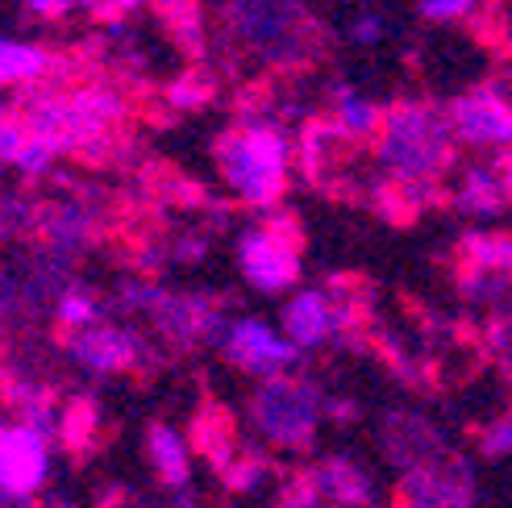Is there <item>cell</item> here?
I'll return each instance as SVG.
<instances>
[{"mask_svg":"<svg viewBox=\"0 0 512 508\" xmlns=\"http://www.w3.org/2000/svg\"><path fill=\"white\" fill-rule=\"evenodd\" d=\"M213 163L229 196L246 209L271 213L288 192L296 167V142L288 125L267 109H250L213 142Z\"/></svg>","mask_w":512,"mask_h":508,"instance_id":"cell-1","label":"cell"},{"mask_svg":"<svg viewBox=\"0 0 512 508\" xmlns=\"http://www.w3.org/2000/svg\"><path fill=\"white\" fill-rule=\"evenodd\" d=\"M454 159L458 138L442 105H433V100H396V105H388L383 130L375 138V167L383 184H442Z\"/></svg>","mask_w":512,"mask_h":508,"instance_id":"cell-2","label":"cell"},{"mask_svg":"<svg viewBox=\"0 0 512 508\" xmlns=\"http://www.w3.org/2000/svg\"><path fill=\"white\" fill-rule=\"evenodd\" d=\"M25 130L55 146V155H88L105 159L113 155L117 125L125 117V100L117 88L88 84L75 92H25V100L13 109Z\"/></svg>","mask_w":512,"mask_h":508,"instance_id":"cell-3","label":"cell"},{"mask_svg":"<svg viewBox=\"0 0 512 508\" xmlns=\"http://www.w3.org/2000/svg\"><path fill=\"white\" fill-rule=\"evenodd\" d=\"M221 17L246 55L279 71L313 63L321 50L317 17L304 0H225Z\"/></svg>","mask_w":512,"mask_h":508,"instance_id":"cell-4","label":"cell"},{"mask_svg":"<svg viewBox=\"0 0 512 508\" xmlns=\"http://www.w3.org/2000/svg\"><path fill=\"white\" fill-rule=\"evenodd\" d=\"M246 417L267 446L300 454L317 442V425L325 417V392L313 379H300V375L259 379V388L250 392Z\"/></svg>","mask_w":512,"mask_h":508,"instance_id":"cell-5","label":"cell"},{"mask_svg":"<svg viewBox=\"0 0 512 508\" xmlns=\"http://www.w3.org/2000/svg\"><path fill=\"white\" fill-rule=\"evenodd\" d=\"M300 246H304L300 221L292 213L271 209L238 230V242H234L238 275L263 296L292 292L300 279Z\"/></svg>","mask_w":512,"mask_h":508,"instance_id":"cell-6","label":"cell"},{"mask_svg":"<svg viewBox=\"0 0 512 508\" xmlns=\"http://www.w3.org/2000/svg\"><path fill=\"white\" fill-rule=\"evenodd\" d=\"M446 117H450L458 146L479 150V155H504V150H512V88L496 80L475 84L450 100Z\"/></svg>","mask_w":512,"mask_h":508,"instance_id":"cell-7","label":"cell"},{"mask_svg":"<svg viewBox=\"0 0 512 508\" xmlns=\"http://www.w3.org/2000/svg\"><path fill=\"white\" fill-rule=\"evenodd\" d=\"M217 350L225 354L229 367H238L242 375H254V379L292 375V367L300 363V350L284 338V329L267 325L263 317H234Z\"/></svg>","mask_w":512,"mask_h":508,"instance_id":"cell-8","label":"cell"},{"mask_svg":"<svg viewBox=\"0 0 512 508\" xmlns=\"http://www.w3.org/2000/svg\"><path fill=\"white\" fill-rule=\"evenodd\" d=\"M225 304L213 300L209 292H163L159 309L150 313V325L159 334L179 346V350H192V346H221L225 329H229Z\"/></svg>","mask_w":512,"mask_h":508,"instance_id":"cell-9","label":"cell"},{"mask_svg":"<svg viewBox=\"0 0 512 508\" xmlns=\"http://www.w3.org/2000/svg\"><path fill=\"white\" fill-rule=\"evenodd\" d=\"M67 359L88 375H121L146 367L150 346L142 342L138 329L121 321H100L92 329H80V334H67Z\"/></svg>","mask_w":512,"mask_h":508,"instance_id":"cell-10","label":"cell"},{"mask_svg":"<svg viewBox=\"0 0 512 508\" xmlns=\"http://www.w3.org/2000/svg\"><path fill=\"white\" fill-rule=\"evenodd\" d=\"M50 475V438L38 429L9 421L0 429V488L13 504L34 500Z\"/></svg>","mask_w":512,"mask_h":508,"instance_id":"cell-11","label":"cell"},{"mask_svg":"<svg viewBox=\"0 0 512 508\" xmlns=\"http://www.w3.org/2000/svg\"><path fill=\"white\" fill-rule=\"evenodd\" d=\"M446 200L454 205V213L475 217V221L508 213V205H512V150L463 167L454 175V188Z\"/></svg>","mask_w":512,"mask_h":508,"instance_id":"cell-12","label":"cell"},{"mask_svg":"<svg viewBox=\"0 0 512 508\" xmlns=\"http://www.w3.org/2000/svg\"><path fill=\"white\" fill-rule=\"evenodd\" d=\"M475 475L467 459H438L417 471H404L396 508H471Z\"/></svg>","mask_w":512,"mask_h":508,"instance_id":"cell-13","label":"cell"},{"mask_svg":"<svg viewBox=\"0 0 512 508\" xmlns=\"http://www.w3.org/2000/svg\"><path fill=\"white\" fill-rule=\"evenodd\" d=\"M100 234V209L92 200H42V217H38V242L42 254L59 263H71L75 254H84Z\"/></svg>","mask_w":512,"mask_h":508,"instance_id":"cell-14","label":"cell"},{"mask_svg":"<svg viewBox=\"0 0 512 508\" xmlns=\"http://www.w3.org/2000/svg\"><path fill=\"white\" fill-rule=\"evenodd\" d=\"M325 117H329V125H334V130L342 134V142L354 146V142H375V138H379L388 109H383L375 96H367L363 88L338 80V84H329Z\"/></svg>","mask_w":512,"mask_h":508,"instance_id":"cell-15","label":"cell"},{"mask_svg":"<svg viewBox=\"0 0 512 508\" xmlns=\"http://www.w3.org/2000/svg\"><path fill=\"white\" fill-rule=\"evenodd\" d=\"M383 450H388V459L400 463L404 471H417L425 463L446 459L442 434L417 413H392L388 421H383Z\"/></svg>","mask_w":512,"mask_h":508,"instance_id":"cell-16","label":"cell"},{"mask_svg":"<svg viewBox=\"0 0 512 508\" xmlns=\"http://www.w3.org/2000/svg\"><path fill=\"white\" fill-rule=\"evenodd\" d=\"M142 450H146V463H150V471L159 475L163 488L188 492V484H192V442L179 434V429H171L163 421L146 425Z\"/></svg>","mask_w":512,"mask_h":508,"instance_id":"cell-17","label":"cell"},{"mask_svg":"<svg viewBox=\"0 0 512 508\" xmlns=\"http://www.w3.org/2000/svg\"><path fill=\"white\" fill-rule=\"evenodd\" d=\"M59 59L50 55L42 42H25V38H5L0 42V80L9 88L38 92L50 75H55Z\"/></svg>","mask_w":512,"mask_h":508,"instance_id":"cell-18","label":"cell"},{"mask_svg":"<svg viewBox=\"0 0 512 508\" xmlns=\"http://www.w3.org/2000/svg\"><path fill=\"white\" fill-rule=\"evenodd\" d=\"M192 450H200L217 471H225L242 454L234 417H229L221 404H204V409L196 413V421H192Z\"/></svg>","mask_w":512,"mask_h":508,"instance_id":"cell-19","label":"cell"},{"mask_svg":"<svg viewBox=\"0 0 512 508\" xmlns=\"http://www.w3.org/2000/svg\"><path fill=\"white\" fill-rule=\"evenodd\" d=\"M313 475H317L325 500L338 504V508H363L371 500V475L354 459H346V454H329V459H321L313 467Z\"/></svg>","mask_w":512,"mask_h":508,"instance_id":"cell-20","label":"cell"},{"mask_svg":"<svg viewBox=\"0 0 512 508\" xmlns=\"http://www.w3.org/2000/svg\"><path fill=\"white\" fill-rule=\"evenodd\" d=\"M59 442L63 450H71L75 459H88L100 442V409L92 396H71L63 404V417H59Z\"/></svg>","mask_w":512,"mask_h":508,"instance_id":"cell-21","label":"cell"},{"mask_svg":"<svg viewBox=\"0 0 512 508\" xmlns=\"http://www.w3.org/2000/svg\"><path fill=\"white\" fill-rule=\"evenodd\" d=\"M463 250V267H483L496 271L512 284V234H488V230H471L458 242Z\"/></svg>","mask_w":512,"mask_h":508,"instance_id":"cell-22","label":"cell"},{"mask_svg":"<svg viewBox=\"0 0 512 508\" xmlns=\"http://www.w3.org/2000/svg\"><path fill=\"white\" fill-rule=\"evenodd\" d=\"M55 321L67 329V334H80V329L100 325V296L88 284H80V279H71L55 300Z\"/></svg>","mask_w":512,"mask_h":508,"instance_id":"cell-23","label":"cell"},{"mask_svg":"<svg viewBox=\"0 0 512 508\" xmlns=\"http://www.w3.org/2000/svg\"><path fill=\"white\" fill-rule=\"evenodd\" d=\"M271 479V459L259 446H242V454L221 471V484L229 492H259Z\"/></svg>","mask_w":512,"mask_h":508,"instance_id":"cell-24","label":"cell"},{"mask_svg":"<svg viewBox=\"0 0 512 508\" xmlns=\"http://www.w3.org/2000/svg\"><path fill=\"white\" fill-rule=\"evenodd\" d=\"M458 292H463L471 304H500L512 284L496 271H483V267H463L458 271Z\"/></svg>","mask_w":512,"mask_h":508,"instance_id":"cell-25","label":"cell"},{"mask_svg":"<svg viewBox=\"0 0 512 508\" xmlns=\"http://www.w3.org/2000/svg\"><path fill=\"white\" fill-rule=\"evenodd\" d=\"M213 100V80L204 71H184L179 80L167 88V105L179 113H196Z\"/></svg>","mask_w":512,"mask_h":508,"instance_id":"cell-26","label":"cell"},{"mask_svg":"<svg viewBox=\"0 0 512 508\" xmlns=\"http://www.w3.org/2000/svg\"><path fill=\"white\" fill-rule=\"evenodd\" d=\"M155 5L175 30V38H184L192 50H200V0H155Z\"/></svg>","mask_w":512,"mask_h":508,"instance_id":"cell-27","label":"cell"},{"mask_svg":"<svg viewBox=\"0 0 512 508\" xmlns=\"http://www.w3.org/2000/svg\"><path fill=\"white\" fill-rule=\"evenodd\" d=\"M325 492L317 484L313 471H296L279 484V496H275V508H321Z\"/></svg>","mask_w":512,"mask_h":508,"instance_id":"cell-28","label":"cell"},{"mask_svg":"<svg viewBox=\"0 0 512 508\" xmlns=\"http://www.w3.org/2000/svg\"><path fill=\"white\" fill-rule=\"evenodd\" d=\"M388 38V17L379 9H358L350 21H346V42L358 46V50H371Z\"/></svg>","mask_w":512,"mask_h":508,"instance_id":"cell-29","label":"cell"},{"mask_svg":"<svg viewBox=\"0 0 512 508\" xmlns=\"http://www.w3.org/2000/svg\"><path fill=\"white\" fill-rule=\"evenodd\" d=\"M479 454L483 459H508L512 454V413H504L479 429Z\"/></svg>","mask_w":512,"mask_h":508,"instance_id":"cell-30","label":"cell"},{"mask_svg":"<svg viewBox=\"0 0 512 508\" xmlns=\"http://www.w3.org/2000/svg\"><path fill=\"white\" fill-rule=\"evenodd\" d=\"M55 159H59L55 146H46L42 138L30 134V138H25V146H21V155L13 159V167H17L21 175H30V180H38V175H46L50 167H55Z\"/></svg>","mask_w":512,"mask_h":508,"instance_id":"cell-31","label":"cell"},{"mask_svg":"<svg viewBox=\"0 0 512 508\" xmlns=\"http://www.w3.org/2000/svg\"><path fill=\"white\" fill-rule=\"evenodd\" d=\"M483 0H417V13L433 25H450V21H467Z\"/></svg>","mask_w":512,"mask_h":508,"instance_id":"cell-32","label":"cell"},{"mask_svg":"<svg viewBox=\"0 0 512 508\" xmlns=\"http://www.w3.org/2000/svg\"><path fill=\"white\" fill-rule=\"evenodd\" d=\"M204 254H209V234H200V230H188L171 242V263H179V267L204 263Z\"/></svg>","mask_w":512,"mask_h":508,"instance_id":"cell-33","label":"cell"},{"mask_svg":"<svg viewBox=\"0 0 512 508\" xmlns=\"http://www.w3.org/2000/svg\"><path fill=\"white\" fill-rule=\"evenodd\" d=\"M80 9V0H21V13L34 21H63Z\"/></svg>","mask_w":512,"mask_h":508,"instance_id":"cell-34","label":"cell"},{"mask_svg":"<svg viewBox=\"0 0 512 508\" xmlns=\"http://www.w3.org/2000/svg\"><path fill=\"white\" fill-rule=\"evenodd\" d=\"M146 5V0H105V9H100L96 17L105 21V25H125V17L138 13Z\"/></svg>","mask_w":512,"mask_h":508,"instance_id":"cell-35","label":"cell"},{"mask_svg":"<svg viewBox=\"0 0 512 508\" xmlns=\"http://www.w3.org/2000/svg\"><path fill=\"white\" fill-rule=\"evenodd\" d=\"M488 346L496 350V354H504V350H512V317H492L488 321Z\"/></svg>","mask_w":512,"mask_h":508,"instance_id":"cell-36","label":"cell"},{"mask_svg":"<svg viewBox=\"0 0 512 508\" xmlns=\"http://www.w3.org/2000/svg\"><path fill=\"white\" fill-rule=\"evenodd\" d=\"M325 417L338 421V425H346V421L358 417V404H354L350 396H325Z\"/></svg>","mask_w":512,"mask_h":508,"instance_id":"cell-37","label":"cell"},{"mask_svg":"<svg viewBox=\"0 0 512 508\" xmlns=\"http://www.w3.org/2000/svg\"><path fill=\"white\" fill-rule=\"evenodd\" d=\"M329 508H338V504H329Z\"/></svg>","mask_w":512,"mask_h":508,"instance_id":"cell-38","label":"cell"}]
</instances>
